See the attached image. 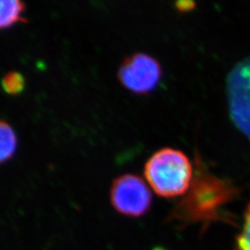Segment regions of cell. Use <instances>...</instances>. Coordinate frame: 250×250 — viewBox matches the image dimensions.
<instances>
[{
  "label": "cell",
  "instance_id": "1",
  "mask_svg": "<svg viewBox=\"0 0 250 250\" xmlns=\"http://www.w3.org/2000/svg\"><path fill=\"white\" fill-rule=\"evenodd\" d=\"M238 191L230 181L208 171L197 157L196 171L191 186L183 201L177 206L174 215L187 220L214 218Z\"/></svg>",
  "mask_w": 250,
  "mask_h": 250
},
{
  "label": "cell",
  "instance_id": "2",
  "mask_svg": "<svg viewBox=\"0 0 250 250\" xmlns=\"http://www.w3.org/2000/svg\"><path fill=\"white\" fill-rule=\"evenodd\" d=\"M144 172L150 188L163 197L184 195L194 177V169L188 156L170 147L155 152L146 162Z\"/></svg>",
  "mask_w": 250,
  "mask_h": 250
},
{
  "label": "cell",
  "instance_id": "3",
  "mask_svg": "<svg viewBox=\"0 0 250 250\" xmlns=\"http://www.w3.org/2000/svg\"><path fill=\"white\" fill-rule=\"evenodd\" d=\"M110 202L121 214L140 217L151 207V191L141 177L126 173L114 180L110 188Z\"/></svg>",
  "mask_w": 250,
  "mask_h": 250
},
{
  "label": "cell",
  "instance_id": "4",
  "mask_svg": "<svg viewBox=\"0 0 250 250\" xmlns=\"http://www.w3.org/2000/svg\"><path fill=\"white\" fill-rule=\"evenodd\" d=\"M161 75L160 62L150 55L141 52L126 57L118 72L122 84L136 94H146L155 89Z\"/></svg>",
  "mask_w": 250,
  "mask_h": 250
},
{
  "label": "cell",
  "instance_id": "5",
  "mask_svg": "<svg viewBox=\"0 0 250 250\" xmlns=\"http://www.w3.org/2000/svg\"><path fill=\"white\" fill-rule=\"evenodd\" d=\"M26 6L19 0H0V30H5L17 24L26 22L24 16Z\"/></svg>",
  "mask_w": 250,
  "mask_h": 250
},
{
  "label": "cell",
  "instance_id": "6",
  "mask_svg": "<svg viewBox=\"0 0 250 250\" xmlns=\"http://www.w3.org/2000/svg\"><path fill=\"white\" fill-rule=\"evenodd\" d=\"M18 139L13 128L0 121V164L9 161L17 150Z\"/></svg>",
  "mask_w": 250,
  "mask_h": 250
},
{
  "label": "cell",
  "instance_id": "7",
  "mask_svg": "<svg viewBox=\"0 0 250 250\" xmlns=\"http://www.w3.org/2000/svg\"><path fill=\"white\" fill-rule=\"evenodd\" d=\"M2 89L8 95L16 96L21 94L25 87V80L21 73L18 72H8L1 82Z\"/></svg>",
  "mask_w": 250,
  "mask_h": 250
},
{
  "label": "cell",
  "instance_id": "8",
  "mask_svg": "<svg viewBox=\"0 0 250 250\" xmlns=\"http://www.w3.org/2000/svg\"><path fill=\"white\" fill-rule=\"evenodd\" d=\"M236 250H250V203L244 215L241 232L236 241Z\"/></svg>",
  "mask_w": 250,
  "mask_h": 250
}]
</instances>
